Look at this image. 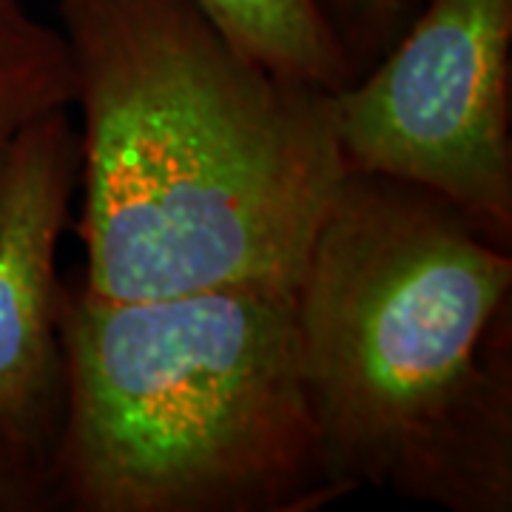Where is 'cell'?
Wrapping results in <instances>:
<instances>
[{
  "label": "cell",
  "instance_id": "5b68a950",
  "mask_svg": "<svg viewBox=\"0 0 512 512\" xmlns=\"http://www.w3.org/2000/svg\"><path fill=\"white\" fill-rule=\"evenodd\" d=\"M77 188L72 109L35 120L0 154V424L49 458L66 410L57 248Z\"/></svg>",
  "mask_w": 512,
  "mask_h": 512
},
{
  "label": "cell",
  "instance_id": "ba28073f",
  "mask_svg": "<svg viewBox=\"0 0 512 512\" xmlns=\"http://www.w3.org/2000/svg\"><path fill=\"white\" fill-rule=\"evenodd\" d=\"M57 498L52 458L0 424V512H55Z\"/></svg>",
  "mask_w": 512,
  "mask_h": 512
},
{
  "label": "cell",
  "instance_id": "8992f818",
  "mask_svg": "<svg viewBox=\"0 0 512 512\" xmlns=\"http://www.w3.org/2000/svg\"><path fill=\"white\" fill-rule=\"evenodd\" d=\"M194 3L242 52L291 80L325 92H339L359 74L322 0Z\"/></svg>",
  "mask_w": 512,
  "mask_h": 512
},
{
  "label": "cell",
  "instance_id": "277c9868",
  "mask_svg": "<svg viewBox=\"0 0 512 512\" xmlns=\"http://www.w3.org/2000/svg\"><path fill=\"white\" fill-rule=\"evenodd\" d=\"M333 92L348 171L413 183L512 248V0H430Z\"/></svg>",
  "mask_w": 512,
  "mask_h": 512
},
{
  "label": "cell",
  "instance_id": "7a4b0ae2",
  "mask_svg": "<svg viewBox=\"0 0 512 512\" xmlns=\"http://www.w3.org/2000/svg\"><path fill=\"white\" fill-rule=\"evenodd\" d=\"M330 478L450 512L512 510V254L453 202L348 171L293 285Z\"/></svg>",
  "mask_w": 512,
  "mask_h": 512
},
{
  "label": "cell",
  "instance_id": "3957f363",
  "mask_svg": "<svg viewBox=\"0 0 512 512\" xmlns=\"http://www.w3.org/2000/svg\"><path fill=\"white\" fill-rule=\"evenodd\" d=\"M60 342V510L319 512L348 498L313 427L293 288L109 299L77 279Z\"/></svg>",
  "mask_w": 512,
  "mask_h": 512
},
{
  "label": "cell",
  "instance_id": "6da1fadb",
  "mask_svg": "<svg viewBox=\"0 0 512 512\" xmlns=\"http://www.w3.org/2000/svg\"><path fill=\"white\" fill-rule=\"evenodd\" d=\"M80 111V282L109 299L293 288L348 174L333 92L194 0H55Z\"/></svg>",
  "mask_w": 512,
  "mask_h": 512
},
{
  "label": "cell",
  "instance_id": "9c48e42d",
  "mask_svg": "<svg viewBox=\"0 0 512 512\" xmlns=\"http://www.w3.org/2000/svg\"><path fill=\"white\" fill-rule=\"evenodd\" d=\"M336 32L362 74L402 32L407 0H322ZM356 74V77H359Z\"/></svg>",
  "mask_w": 512,
  "mask_h": 512
},
{
  "label": "cell",
  "instance_id": "52a82bcc",
  "mask_svg": "<svg viewBox=\"0 0 512 512\" xmlns=\"http://www.w3.org/2000/svg\"><path fill=\"white\" fill-rule=\"evenodd\" d=\"M74 74L60 29L26 0H0V154L20 131L72 109Z\"/></svg>",
  "mask_w": 512,
  "mask_h": 512
}]
</instances>
